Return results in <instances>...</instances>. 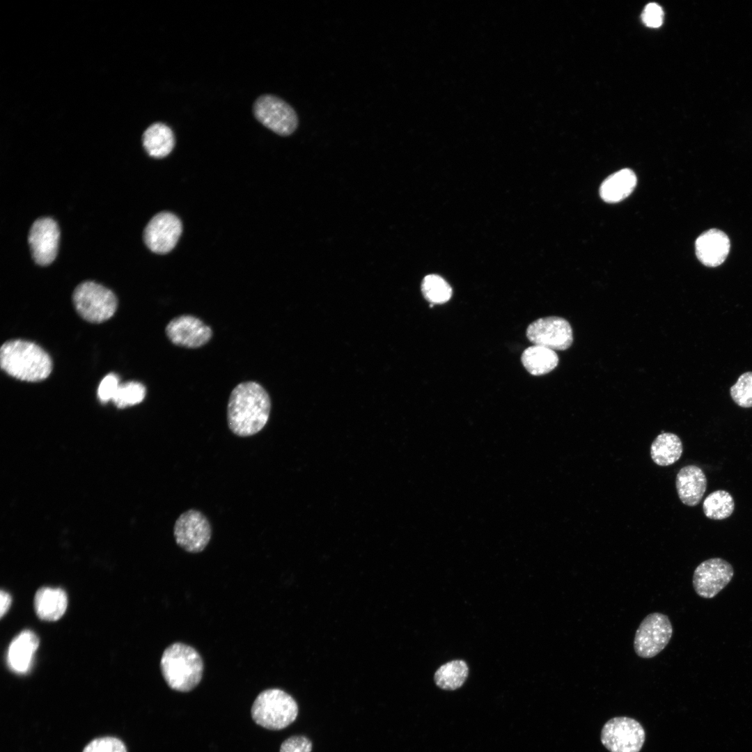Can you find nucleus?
<instances>
[{
	"label": "nucleus",
	"instance_id": "5701e85b",
	"mask_svg": "<svg viewBox=\"0 0 752 752\" xmlns=\"http://www.w3.org/2000/svg\"><path fill=\"white\" fill-rule=\"evenodd\" d=\"M469 668L463 660H453L441 666L434 673V682L441 689L455 690L462 686Z\"/></svg>",
	"mask_w": 752,
	"mask_h": 752
},
{
	"label": "nucleus",
	"instance_id": "4be33fe9",
	"mask_svg": "<svg viewBox=\"0 0 752 752\" xmlns=\"http://www.w3.org/2000/svg\"><path fill=\"white\" fill-rule=\"evenodd\" d=\"M521 360L527 371L535 376L549 373L558 363V357L554 350L536 345L526 348Z\"/></svg>",
	"mask_w": 752,
	"mask_h": 752
},
{
	"label": "nucleus",
	"instance_id": "9b49d317",
	"mask_svg": "<svg viewBox=\"0 0 752 752\" xmlns=\"http://www.w3.org/2000/svg\"><path fill=\"white\" fill-rule=\"evenodd\" d=\"M733 575L734 570L730 563L721 558H711L696 567L693 574V586L698 595L710 599L730 582Z\"/></svg>",
	"mask_w": 752,
	"mask_h": 752
},
{
	"label": "nucleus",
	"instance_id": "393cba45",
	"mask_svg": "<svg viewBox=\"0 0 752 752\" xmlns=\"http://www.w3.org/2000/svg\"><path fill=\"white\" fill-rule=\"evenodd\" d=\"M421 290L425 299L434 304H444L452 295L450 285L437 274L426 276L423 280Z\"/></svg>",
	"mask_w": 752,
	"mask_h": 752
},
{
	"label": "nucleus",
	"instance_id": "ddd939ff",
	"mask_svg": "<svg viewBox=\"0 0 752 752\" xmlns=\"http://www.w3.org/2000/svg\"><path fill=\"white\" fill-rule=\"evenodd\" d=\"M59 237V228L53 219L42 217L33 222L29 230L28 242L36 263L45 266L54 260Z\"/></svg>",
	"mask_w": 752,
	"mask_h": 752
},
{
	"label": "nucleus",
	"instance_id": "f8f14e48",
	"mask_svg": "<svg viewBox=\"0 0 752 752\" xmlns=\"http://www.w3.org/2000/svg\"><path fill=\"white\" fill-rule=\"evenodd\" d=\"M181 233L180 220L175 214L164 212L154 216L148 222L143 240L150 251L164 254L175 247Z\"/></svg>",
	"mask_w": 752,
	"mask_h": 752
},
{
	"label": "nucleus",
	"instance_id": "a878e982",
	"mask_svg": "<svg viewBox=\"0 0 752 752\" xmlns=\"http://www.w3.org/2000/svg\"><path fill=\"white\" fill-rule=\"evenodd\" d=\"M146 387L139 382L120 384L112 401L118 408H125L141 402L146 396Z\"/></svg>",
	"mask_w": 752,
	"mask_h": 752
},
{
	"label": "nucleus",
	"instance_id": "2f4dec72",
	"mask_svg": "<svg viewBox=\"0 0 752 752\" xmlns=\"http://www.w3.org/2000/svg\"><path fill=\"white\" fill-rule=\"evenodd\" d=\"M0 598H1L0 615H1V617L2 618L4 616V614L6 613V612L8 611V610L10 608V604H11V597L7 592L1 590V594H0Z\"/></svg>",
	"mask_w": 752,
	"mask_h": 752
},
{
	"label": "nucleus",
	"instance_id": "423d86ee",
	"mask_svg": "<svg viewBox=\"0 0 752 752\" xmlns=\"http://www.w3.org/2000/svg\"><path fill=\"white\" fill-rule=\"evenodd\" d=\"M673 626L668 617L659 612L648 614L641 622L634 639L635 653L641 658L657 655L669 643Z\"/></svg>",
	"mask_w": 752,
	"mask_h": 752
},
{
	"label": "nucleus",
	"instance_id": "39448f33",
	"mask_svg": "<svg viewBox=\"0 0 752 752\" xmlns=\"http://www.w3.org/2000/svg\"><path fill=\"white\" fill-rule=\"evenodd\" d=\"M72 299L80 316L93 323L109 320L117 308L113 292L94 281H84L78 285L73 292Z\"/></svg>",
	"mask_w": 752,
	"mask_h": 752
},
{
	"label": "nucleus",
	"instance_id": "c756f323",
	"mask_svg": "<svg viewBox=\"0 0 752 752\" xmlns=\"http://www.w3.org/2000/svg\"><path fill=\"white\" fill-rule=\"evenodd\" d=\"M312 743L304 736H292L281 745L279 752H311Z\"/></svg>",
	"mask_w": 752,
	"mask_h": 752
},
{
	"label": "nucleus",
	"instance_id": "7c9ffc66",
	"mask_svg": "<svg viewBox=\"0 0 752 752\" xmlns=\"http://www.w3.org/2000/svg\"><path fill=\"white\" fill-rule=\"evenodd\" d=\"M663 16L662 8L657 3H650L645 7L642 13V19L646 26L657 28L662 24Z\"/></svg>",
	"mask_w": 752,
	"mask_h": 752
},
{
	"label": "nucleus",
	"instance_id": "6ab92c4d",
	"mask_svg": "<svg viewBox=\"0 0 752 752\" xmlns=\"http://www.w3.org/2000/svg\"><path fill=\"white\" fill-rule=\"evenodd\" d=\"M141 141L146 152L150 157L158 159L167 156L175 146L172 130L160 122L148 126L142 134Z\"/></svg>",
	"mask_w": 752,
	"mask_h": 752
},
{
	"label": "nucleus",
	"instance_id": "6e6552de",
	"mask_svg": "<svg viewBox=\"0 0 752 752\" xmlns=\"http://www.w3.org/2000/svg\"><path fill=\"white\" fill-rule=\"evenodd\" d=\"M645 731L636 720L618 716L603 726L601 741L610 752H639L645 742Z\"/></svg>",
	"mask_w": 752,
	"mask_h": 752
},
{
	"label": "nucleus",
	"instance_id": "f257e3e1",
	"mask_svg": "<svg viewBox=\"0 0 752 752\" xmlns=\"http://www.w3.org/2000/svg\"><path fill=\"white\" fill-rule=\"evenodd\" d=\"M270 411V398L260 384L253 381L240 383L228 399V426L238 437L254 435L265 426Z\"/></svg>",
	"mask_w": 752,
	"mask_h": 752
},
{
	"label": "nucleus",
	"instance_id": "aec40b11",
	"mask_svg": "<svg viewBox=\"0 0 752 752\" xmlns=\"http://www.w3.org/2000/svg\"><path fill=\"white\" fill-rule=\"evenodd\" d=\"M636 185L635 173L631 169H623L603 181L600 188V195L605 202L618 203L631 194Z\"/></svg>",
	"mask_w": 752,
	"mask_h": 752
},
{
	"label": "nucleus",
	"instance_id": "412c9836",
	"mask_svg": "<svg viewBox=\"0 0 752 752\" xmlns=\"http://www.w3.org/2000/svg\"><path fill=\"white\" fill-rule=\"evenodd\" d=\"M683 452V445L680 437L671 432L659 434L650 446V456L653 462L661 467L676 462Z\"/></svg>",
	"mask_w": 752,
	"mask_h": 752
},
{
	"label": "nucleus",
	"instance_id": "4468645a",
	"mask_svg": "<svg viewBox=\"0 0 752 752\" xmlns=\"http://www.w3.org/2000/svg\"><path fill=\"white\" fill-rule=\"evenodd\" d=\"M166 334L175 345L198 348L211 339L212 331L199 318L191 315H182L173 318L168 323Z\"/></svg>",
	"mask_w": 752,
	"mask_h": 752
},
{
	"label": "nucleus",
	"instance_id": "7ed1b4c3",
	"mask_svg": "<svg viewBox=\"0 0 752 752\" xmlns=\"http://www.w3.org/2000/svg\"><path fill=\"white\" fill-rule=\"evenodd\" d=\"M160 668L168 686L173 690L187 692L201 682L203 661L198 651L183 643L167 647L162 656Z\"/></svg>",
	"mask_w": 752,
	"mask_h": 752
},
{
	"label": "nucleus",
	"instance_id": "20e7f679",
	"mask_svg": "<svg viewBox=\"0 0 752 752\" xmlns=\"http://www.w3.org/2000/svg\"><path fill=\"white\" fill-rule=\"evenodd\" d=\"M251 713L258 725L270 730H281L296 719L298 706L294 698L284 691L269 689L258 695Z\"/></svg>",
	"mask_w": 752,
	"mask_h": 752
},
{
	"label": "nucleus",
	"instance_id": "1a4fd4ad",
	"mask_svg": "<svg viewBox=\"0 0 752 752\" xmlns=\"http://www.w3.org/2000/svg\"><path fill=\"white\" fill-rule=\"evenodd\" d=\"M177 545L189 553L202 551L212 536V528L207 517L201 511L189 509L182 512L173 526Z\"/></svg>",
	"mask_w": 752,
	"mask_h": 752
},
{
	"label": "nucleus",
	"instance_id": "2eb2a0df",
	"mask_svg": "<svg viewBox=\"0 0 752 752\" xmlns=\"http://www.w3.org/2000/svg\"><path fill=\"white\" fill-rule=\"evenodd\" d=\"M730 249L728 236L722 230L711 228L696 240L695 250L698 260L705 266L715 267L726 259Z\"/></svg>",
	"mask_w": 752,
	"mask_h": 752
},
{
	"label": "nucleus",
	"instance_id": "dca6fc26",
	"mask_svg": "<svg viewBox=\"0 0 752 752\" xmlns=\"http://www.w3.org/2000/svg\"><path fill=\"white\" fill-rule=\"evenodd\" d=\"M707 478L699 467L689 464L677 472L675 487L682 503L694 507L699 504L707 489Z\"/></svg>",
	"mask_w": 752,
	"mask_h": 752
},
{
	"label": "nucleus",
	"instance_id": "b1692460",
	"mask_svg": "<svg viewBox=\"0 0 752 752\" xmlns=\"http://www.w3.org/2000/svg\"><path fill=\"white\" fill-rule=\"evenodd\" d=\"M735 510L733 496L726 490L717 489L708 494L703 503L705 515L713 520L729 517Z\"/></svg>",
	"mask_w": 752,
	"mask_h": 752
},
{
	"label": "nucleus",
	"instance_id": "a211bd4d",
	"mask_svg": "<svg viewBox=\"0 0 752 752\" xmlns=\"http://www.w3.org/2000/svg\"><path fill=\"white\" fill-rule=\"evenodd\" d=\"M67 606V595L61 588L42 587L35 594L34 609L38 617L41 620H58L64 614Z\"/></svg>",
	"mask_w": 752,
	"mask_h": 752
},
{
	"label": "nucleus",
	"instance_id": "f3484780",
	"mask_svg": "<svg viewBox=\"0 0 752 752\" xmlns=\"http://www.w3.org/2000/svg\"><path fill=\"white\" fill-rule=\"evenodd\" d=\"M38 645L39 639L33 632L26 629L20 632L11 641L8 650L7 662L10 668L18 673H26Z\"/></svg>",
	"mask_w": 752,
	"mask_h": 752
},
{
	"label": "nucleus",
	"instance_id": "c85d7f7f",
	"mask_svg": "<svg viewBox=\"0 0 752 752\" xmlns=\"http://www.w3.org/2000/svg\"><path fill=\"white\" fill-rule=\"evenodd\" d=\"M120 385L119 377L114 373H109L100 382L97 389V397L102 403L112 400Z\"/></svg>",
	"mask_w": 752,
	"mask_h": 752
},
{
	"label": "nucleus",
	"instance_id": "cd10ccee",
	"mask_svg": "<svg viewBox=\"0 0 752 752\" xmlns=\"http://www.w3.org/2000/svg\"><path fill=\"white\" fill-rule=\"evenodd\" d=\"M83 752H127V750L120 739L106 737L91 741L84 748Z\"/></svg>",
	"mask_w": 752,
	"mask_h": 752
},
{
	"label": "nucleus",
	"instance_id": "9d476101",
	"mask_svg": "<svg viewBox=\"0 0 752 752\" xmlns=\"http://www.w3.org/2000/svg\"><path fill=\"white\" fill-rule=\"evenodd\" d=\"M526 334L533 345L554 351L567 350L573 342L572 327L565 319L561 317L539 318L529 324Z\"/></svg>",
	"mask_w": 752,
	"mask_h": 752
},
{
	"label": "nucleus",
	"instance_id": "bb28decb",
	"mask_svg": "<svg viewBox=\"0 0 752 752\" xmlns=\"http://www.w3.org/2000/svg\"><path fill=\"white\" fill-rule=\"evenodd\" d=\"M730 395L739 407H752V372L741 375L737 382L731 386Z\"/></svg>",
	"mask_w": 752,
	"mask_h": 752
},
{
	"label": "nucleus",
	"instance_id": "f03ea898",
	"mask_svg": "<svg viewBox=\"0 0 752 752\" xmlns=\"http://www.w3.org/2000/svg\"><path fill=\"white\" fill-rule=\"evenodd\" d=\"M0 364L11 377L30 382L44 380L52 370V359L42 347L19 339L6 341L1 345Z\"/></svg>",
	"mask_w": 752,
	"mask_h": 752
},
{
	"label": "nucleus",
	"instance_id": "0eeeda50",
	"mask_svg": "<svg viewBox=\"0 0 752 752\" xmlns=\"http://www.w3.org/2000/svg\"><path fill=\"white\" fill-rule=\"evenodd\" d=\"M253 113L262 125L281 136L292 134L298 126V118L293 108L282 99L263 95L253 103Z\"/></svg>",
	"mask_w": 752,
	"mask_h": 752
}]
</instances>
